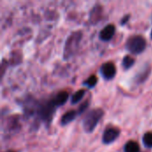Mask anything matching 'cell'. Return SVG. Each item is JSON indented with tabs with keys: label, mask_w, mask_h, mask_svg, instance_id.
<instances>
[{
	"label": "cell",
	"mask_w": 152,
	"mask_h": 152,
	"mask_svg": "<svg viewBox=\"0 0 152 152\" xmlns=\"http://www.w3.org/2000/svg\"><path fill=\"white\" fill-rule=\"evenodd\" d=\"M88 105V102H84L82 105H80V107H79V109H78V110H77V113L78 114H80V113H82L86 109V106Z\"/></svg>",
	"instance_id": "obj_13"
},
{
	"label": "cell",
	"mask_w": 152,
	"mask_h": 152,
	"mask_svg": "<svg viewBox=\"0 0 152 152\" xmlns=\"http://www.w3.org/2000/svg\"><path fill=\"white\" fill-rule=\"evenodd\" d=\"M69 98V94L67 92H60L59 94H57L54 97V99L53 100V104L56 106V107H59V106H61L63 105L67 100Z\"/></svg>",
	"instance_id": "obj_6"
},
{
	"label": "cell",
	"mask_w": 152,
	"mask_h": 152,
	"mask_svg": "<svg viewBox=\"0 0 152 152\" xmlns=\"http://www.w3.org/2000/svg\"><path fill=\"white\" fill-rule=\"evenodd\" d=\"M134 61H135V60H134L132 56H130V55H126V56L123 58L122 65H123L124 69H130V68L134 65Z\"/></svg>",
	"instance_id": "obj_10"
},
{
	"label": "cell",
	"mask_w": 152,
	"mask_h": 152,
	"mask_svg": "<svg viewBox=\"0 0 152 152\" xmlns=\"http://www.w3.org/2000/svg\"><path fill=\"white\" fill-rule=\"evenodd\" d=\"M78 115V113H77V111H76V110H69V111H67L62 117H61V124L63 126V125H67V124H69V123H70L71 121H73L75 118H76V117Z\"/></svg>",
	"instance_id": "obj_7"
},
{
	"label": "cell",
	"mask_w": 152,
	"mask_h": 152,
	"mask_svg": "<svg viewBox=\"0 0 152 152\" xmlns=\"http://www.w3.org/2000/svg\"><path fill=\"white\" fill-rule=\"evenodd\" d=\"M85 94H86V90L85 89H80V90L77 91L71 96V103L72 104L77 103L79 101H81L83 99V97L85 96Z\"/></svg>",
	"instance_id": "obj_9"
},
{
	"label": "cell",
	"mask_w": 152,
	"mask_h": 152,
	"mask_svg": "<svg viewBox=\"0 0 152 152\" xmlns=\"http://www.w3.org/2000/svg\"><path fill=\"white\" fill-rule=\"evenodd\" d=\"M146 45H147L146 39L141 35L131 36L127 39L126 45L127 50L133 53H135V54L142 53L145 50Z\"/></svg>",
	"instance_id": "obj_2"
},
{
	"label": "cell",
	"mask_w": 152,
	"mask_h": 152,
	"mask_svg": "<svg viewBox=\"0 0 152 152\" xmlns=\"http://www.w3.org/2000/svg\"><path fill=\"white\" fill-rule=\"evenodd\" d=\"M97 81H98V78L95 75H92L90 76L85 82H84V85L86 86L87 87L89 88H92V87H94L95 85L97 84Z\"/></svg>",
	"instance_id": "obj_12"
},
{
	"label": "cell",
	"mask_w": 152,
	"mask_h": 152,
	"mask_svg": "<svg viewBox=\"0 0 152 152\" xmlns=\"http://www.w3.org/2000/svg\"><path fill=\"white\" fill-rule=\"evenodd\" d=\"M101 74L105 79H111L116 76L117 73V68L116 65L112 61H107L104 62L100 69Z\"/></svg>",
	"instance_id": "obj_3"
},
{
	"label": "cell",
	"mask_w": 152,
	"mask_h": 152,
	"mask_svg": "<svg viewBox=\"0 0 152 152\" xmlns=\"http://www.w3.org/2000/svg\"><path fill=\"white\" fill-rule=\"evenodd\" d=\"M124 152H140V145L135 141H128L124 147Z\"/></svg>",
	"instance_id": "obj_8"
},
{
	"label": "cell",
	"mask_w": 152,
	"mask_h": 152,
	"mask_svg": "<svg viewBox=\"0 0 152 152\" xmlns=\"http://www.w3.org/2000/svg\"><path fill=\"white\" fill-rule=\"evenodd\" d=\"M151 38H152V30H151Z\"/></svg>",
	"instance_id": "obj_14"
},
{
	"label": "cell",
	"mask_w": 152,
	"mask_h": 152,
	"mask_svg": "<svg viewBox=\"0 0 152 152\" xmlns=\"http://www.w3.org/2000/svg\"><path fill=\"white\" fill-rule=\"evenodd\" d=\"M142 142L147 148H152V132H147L142 136Z\"/></svg>",
	"instance_id": "obj_11"
},
{
	"label": "cell",
	"mask_w": 152,
	"mask_h": 152,
	"mask_svg": "<svg viewBox=\"0 0 152 152\" xmlns=\"http://www.w3.org/2000/svg\"><path fill=\"white\" fill-rule=\"evenodd\" d=\"M103 114H104V111L100 108L90 110L86 114L83 121V126H84L85 131L87 133L93 132L95 126H97L98 122L100 121V119L102 118Z\"/></svg>",
	"instance_id": "obj_1"
},
{
	"label": "cell",
	"mask_w": 152,
	"mask_h": 152,
	"mask_svg": "<svg viewBox=\"0 0 152 152\" xmlns=\"http://www.w3.org/2000/svg\"><path fill=\"white\" fill-rule=\"evenodd\" d=\"M120 134V130L117 127L107 128L102 134V142L105 144H110L113 142Z\"/></svg>",
	"instance_id": "obj_4"
},
{
	"label": "cell",
	"mask_w": 152,
	"mask_h": 152,
	"mask_svg": "<svg viewBox=\"0 0 152 152\" xmlns=\"http://www.w3.org/2000/svg\"><path fill=\"white\" fill-rule=\"evenodd\" d=\"M8 152H14V151H8Z\"/></svg>",
	"instance_id": "obj_15"
},
{
	"label": "cell",
	"mask_w": 152,
	"mask_h": 152,
	"mask_svg": "<svg viewBox=\"0 0 152 152\" xmlns=\"http://www.w3.org/2000/svg\"><path fill=\"white\" fill-rule=\"evenodd\" d=\"M115 31H116L115 26L113 24H108L101 30L99 37L103 41H109L113 37Z\"/></svg>",
	"instance_id": "obj_5"
}]
</instances>
